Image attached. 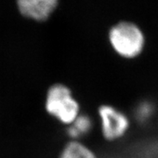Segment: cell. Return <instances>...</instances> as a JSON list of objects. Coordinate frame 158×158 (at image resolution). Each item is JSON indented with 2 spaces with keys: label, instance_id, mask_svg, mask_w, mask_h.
<instances>
[{
  "label": "cell",
  "instance_id": "cell-4",
  "mask_svg": "<svg viewBox=\"0 0 158 158\" xmlns=\"http://www.w3.org/2000/svg\"><path fill=\"white\" fill-rule=\"evenodd\" d=\"M18 7L23 15L35 20H44L56 9V0H19Z\"/></svg>",
  "mask_w": 158,
  "mask_h": 158
},
{
  "label": "cell",
  "instance_id": "cell-7",
  "mask_svg": "<svg viewBox=\"0 0 158 158\" xmlns=\"http://www.w3.org/2000/svg\"><path fill=\"white\" fill-rule=\"evenodd\" d=\"M153 111L152 105L150 102H143L139 104L135 110L136 118L140 121H145L150 118Z\"/></svg>",
  "mask_w": 158,
  "mask_h": 158
},
{
  "label": "cell",
  "instance_id": "cell-1",
  "mask_svg": "<svg viewBox=\"0 0 158 158\" xmlns=\"http://www.w3.org/2000/svg\"><path fill=\"white\" fill-rule=\"evenodd\" d=\"M109 40L114 51L123 57L132 58L142 52L144 35L137 25L131 22H120L109 31Z\"/></svg>",
  "mask_w": 158,
  "mask_h": 158
},
{
  "label": "cell",
  "instance_id": "cell-5",
  "mask_svg": "<svg viewBox=\"0 0 158 158\" xmlns=\"http://www.w3.org/2000/svg\"><path fill=\"white\" fill-rule=\"evenodd\" d=\"M60 158H97L92 150L77 141L67 143L60 152Z\"/></svg>",
  "mask_w": 158,
  "mask_h": 158
},
{
  "label": "cell",
  "instance_id": "cell-2",
  "mask_svg": "<svg viewBox=\"0 0 158 158\" xmlns=\"http://www.w3.org/2000/svg\"><path fill=\"white\" fill-rule=\"evenodd\" d=\"M46 110L59 121L71 124L79 115V104L71 90L63 84H56L48 89L45 102Z\"/></svg>",
  "mask_w": 158,
  "mask_h": 158
},
{
  "label": "cell",
  "instance_id": "cell-3",
  "mask_svg": "<svg viewBox=\"0 0 158 158\" xmlns=\"http://www.w3.org/2000/svg\"><path fill=\"white\" fill-rule=\"evenodd\" d=\"M102 133L107 139H115L126 132L129 120L122 111L109 105H103L98 110Z\"/></svg>",
  "mask_w": 158,
  "mask_h": 158
},
{
  "label": "cell",
  "instance_id": "cell-6",
  "mask_svg": "<svg viewBox=\"0 0 158 158\" xmlns=\"http://www.w3.org/2000/svg\"><path fill=\"white\" fill-rule=\"evenodd\" d=\"M92 127V121L88 115L79 114L68 128V134L73 138H78L87 134Z\"/></svg>",
  "mask_w": 158,
  "mask_h": 158
}]
</instances>
